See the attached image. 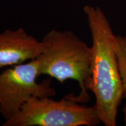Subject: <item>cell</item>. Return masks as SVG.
I'll use <instances>...</instances> for the list:
<instances>
[{"instance_id": "obj_5", "label": "cell", "mask_w": 126, "mask_h": 126, "mask_svg": "<svg viewBox=\"0 0 126 126\" xmlns=\"http://www.w3.org/2000/svg\"><path fill=\"white\" fill-rule=\"evenodd\" d=\"M43 50L41 41L23 28L6 30L0 33V69L36 59Z\"/></svg>"}, {"instance_id": "obj_7", "label": "cell", "mask_w": 126, "mask_h": 126, "mask_svg": "<svg viewBox=\"0 0 126 126\" xmlns=\"http://www.w3.org/2000/svg\"><path fill=\"white\" fill-rule=\"evenodd\" d=\"M123 115H124V122H125V125L126 126V104L125 107L123 109Z\"/></svg>"}, {"instance_id": "obj_6", "label": "cell", "mask_w": 126, "mask_h": 126, "mask_svg": "<svg viewBox=\"0 0 126 126\" xmlns=\"http://www.w3.org/2000/svg\"><path fill=\"white\" fill-rule=\"evenodd\" d=\"M116 50L121 79L123 96L126 99V34L116 36Z\"/></svg>"}, {"instance_id": "obj_3", "label": "cell", "mask_w": 126, "mask_h": 126, "mask_svg": "<svg viewBox=\"0 0 126 126\" xmlns=\"http://www.w3.org/2000/svg\"><path fill=\"white\" fill-rule=\"evenodd\" d=\"M101 123L96 107L80 104L77 96L31 97L3 126H94Z\"/></svg>"}, {"instance_id": "obj_4", "label": "cell", "mask_w": 126, "mask_h": 126, "mask_svg": "<svg viewBox=\"0 0 126 126\" xmlns=\"http://www.w3.org/2000/svg\"><path fill=\"white\" fill-rule=\"evenodd\" d=\"M37 59L11 66L0 73V113L6 120L14 116L31 97H53L56 91L47 79L41 83Z\"/></svg>"}, {"instance_id": "obj_2", "label": "cell", "mask_w": 126, "mask_h": 126, "mask_svg": "<svg viewBox=\"0 0 126 126\" xmlns=\"http://www.w3.org/2000/svg\"><path fill=\"white\" fill-rule=\"evenodd\" d=\"M43 50L37 58L40 75L53 78L60 83L77 81L79 102L88 99L91 47L70 31L52 30L41 39Z\"/></svg>"}, {"instance_id": "obj_1", "label": "cell", "mask_w": 126, "mask_h": 126, "mask_svg": "<svg viewBox=\"0 0 126 126\" xmlns=\"http://www.w3.org/2000/svg\"><path fill=\"white\" fill-rule=\"evenodd\" d=\"M92 37L90 90L95 97L100 121L106 126L116 125L123 88L116 50V36L102 10L90 5L83 8Z\"/></svg>"}]
</instances>
